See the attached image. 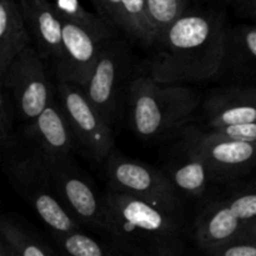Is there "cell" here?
I'll return each instance as SVG.
<instances>
[{"mask_svg":"<svg viewBox=\"0 0 256 256\" xmlns=\"http://www.w3.org/2000/svg\"><path fill=\"white\" fill-rule=\"evenodd\" d=\"M226 36L228 28L219 14L186 10L155 44L149 74L170 84L215 79L224 70Z\"/></svg>","mask_w":256,"mask_h":256,"instance_id":"1","label":"cell"},{"mask_svg":"<svg viewBox=\"0 0 256 256\" xmlns=\"http://www.w3.org/2000/svg\"><path fill=\"white\" fill-rule=\"evenodd\" d=\"M104 242L116 256H185L186 232L182 215L170 214L125 192L104 194Z\"/></svg>","mask_w":256,"mask_h":256,"instance_id":"2","label":"cell"},{"mask_svg":"<svg viewBox=\"0 0 256 256\" xmlns=\"http://www.w3.org/2000/svg\"><path fill=\"white\" fill-rule=\"evenodd\" d=\"M199 104V95L190 88L158 82L148 74L129 82L125 112L134 134L145 142H155L182 130Z\"/></svg>","mask_w":256,"mask_h":256,"instance_id":"3","label":"cell"},{"mask_svg":"<svg viewBox=\"0 0 256 256\" xmlns=\"http://www.w3.org/2000/svg\"><path fill=\"white\" fill-rule=\"evenodd\" d=\"M26 140L29 142L26 149H20L18 139L14 145L2 150L4 170L9 182L52 234L82 229L55 192L46 155L34 142Z\"/></svg>","mask_w":256,"mask_h":256,"instance_id":"4","label":"cell"},{"mask_svg":"<svg viewBox=\"0 0 256 256\" xmlns=\"http://www.w3.org/2000/svg\"><path fill=\"white\" fill-rule=\"evenodd\" d=\"M102 165L108 189L139 198L170 214L182 215V196L165 172L124 156L116 150Z\"/></svg>","mask_w":256,"mask_h":256,"instance_id":"5","label":"cell"},{"mask_svg":"<svg viewBox=\"0 0 256 256\" xmlns=\"http://www.w3.org/2000/svg\"><path fill=\"white\" fill-rule=\"evenodd\" d=\"M130 69V52L126 44L112 38L102 48L88 82L82 86L90 102L112 128L125 112V84Z\"/></svg>","mask_w":256,"mask_h":256,"instance_id":"6","label":"cell"},{"mask_svg":"<svg viewBox=\"0 0 256 256\" xmlns=\"http://www.w3.org/2000/svg\"><path fill=\"white\" fill-rule=\"evenodd\" d=\"M56 96L82 154L102 165L114 152L112 126L90 102L82 86L56 82Z\"/></svg>","mask_w":256,"mask_h":256,"instance_id":"7","label":"cell"},{"mask_svg":"<svg viewBox=\"0 0 256 256\" xmlns=\"http://www.w3.org/2000/svg\"><path fill=\"white\" fill-rule=\"evenodd\" d=\"M45 62L36 48L30 45L0 74L2 86L12 94L16 116L22 122H32L56 95Z\"/></svg>","mask_w":256,"mask_h":256,"instance_id":"8","label":"cell"},{"mask_svg":"<svg viewBox=\"0 0 256 256\" xmlns=\"http://www.w3.org/2000/svg\"><path fill=\"white\" fill-rule=\"evenodd\" d=\"M52 182L62 205L82 226L102 232L106 226L104 195L100 196L72 155H46Z\"/></svg>","mask_w":256,"mask_h":256,"instance_id":"9","label":"cell"},{"mask_svg":"<svg viewBox=\"0 0 256 256\" xmlns=\"http://www.w3.org/2000/svg\"><path fill=\"white\" fill-rule=\"evenodd\" d=\"M62 20V52L55 66L58 82L84 86L104 45L114 38V32H102Z\"/></svg>","mask_w":256,"mask_h":256,"instance_id":"10","label":"cell"},{"mask_svg":"<svg viewBox=\"0 0 256 256\" xmlns=\"http://www.w3.org/2000/svg\"><path fill=\"white\" fill-rule=\"evenodd\" d=\"M182 142L204 156L216 180L232 179L256 164V142L222 138L210 129L188 126L182 132Z\"/></svg>","mask_w":256,"mask_h":256,"instance_id":"11","label":"cell"},{"mask_svg":"<svg viewBox=\"0 0 256 256\" xmlns=\"http://www.w3.org/2000/svg\"><path fill=\"white\" fill-rule=\"evenodd\" d=\"M246 222L240 216L232 199L208 205L195 219L192 236L204 254L239 238Z\"/></svg>","mask_w":256,"mask_h":256,"instance_id":"12","label":"cell"},{"mask_svg":"<svg viewBox=\"0 0 256 256\" xmlns=\"http://www.w3.org/2000/svg\"><path fill=\"white\" fill-rule=\"evenodd\" d=\"M35 48L45 62L56 66L62 52V20L48 0H19Z\"/></svg>","mask_w":256,"mask_h":256,"instance_id":"13","label":"cell"},{"mask_svg":"<svg viewBox=\"0 0 256 256\" xmlns=\"http://www.w3.org/2000/svg\"><path fill=\"white\" fill-rule=\"evenodd\" d=\"M25 138L40 148L45 155H72L75 150H79L74 132L56 95L28 124Z\"/></svg>","mask_w":256,"mask_h":256,"instance_id":"14","label":"cell"},{"mask_svg":"<svg viewBox=\"0 0 256 256\" xmlns=\"http://www.w3.org/2000/svg\"><path fill=\"white\" fill-rule=\"evenodd\" d=\"M206 128L256 122V86H230L214 92L204 104Z\"/></svg>","mask_w":256,"mask_h":256,"instance_id":"15","label":"cell"},{"mask_svg":"<svg viewBox=\"0 0 256 256\" xmlns=\"http://www.w3.org/2000/svg\"><path fill=\"white\" fill-rule=\"evenodd\" d=\"M170 182L182 196L199 198L216 180L209 162L200 152L182 142V152L166 169Z\"/></svg>","mask_w":256,"mask_h":256,"instance_id":"16","label":"cell"},{"mask_svg":"<svg viewBox=\"0 0 256 256\" xmlns=\"http://www.w3.org/2000/svg\"><path fill=\"white\" fill-rule=\"evenodd\" d=\"M32 42L19 0H0V74Z\"/></svg>","mask_w":256,"mask_h":256,"instance_id":"17","label":"cell"},{"mask_svg":"<svg viewBox=\"0 0 256 256\" xmlns=\"http://www.w3.org/2000/svg\"><path fill=\"white\" fill-rule=\"evenodd\" d=\"M238 72H256V24L228 29L225 68Z\"/></svg>","mask_w":256,"mask_h":256,"instance_id":"18","label":"cell"},{"mask_svg":"<svg viewBox=\"0 0 256 256\" xmlns=\"http://www.w3.org/2000/svg\"><path fill=\"white\" fill-rule=\"evenodd\" d=\"M0 236L6 240L15 256H56L34 232L6 215L0 219Z\"/></svg>","mask_w":256,"mask_h":256,"instance_id":"19","label":"cell"},{"mask_svg":"<svg viewBox=\"0 0 256 256\" xmlns=\"http://www.w3.org/2000/svg\"><path fill=\"white\" fill-rule=\"evenodd\" d=\"M122 30L136 42L154 46L155 34L145 0H122Z\"/></svg>","mask_w":256,"mask_h":256,"instance_id":"20","label":"cell"},{"mask_svg":"<svg viewBox=\"0 0 256 256\" xmlns=\"http://www.w3.org/2000/svg\"><path fill=\"white\" fill-rule=\"evenodd\" d=\"M52 236L62 256H116L104 240L95 239L82 229Z\"/></svg>","mask_w":256,"mask_h":256,"instance_id":"21","label":"cell"},{"mask_svg":"<svg viewBox=\"0 0 256 256\" xmlns=\"http://www.w3.org/2000/svg\"><path fill=\"white\" fill-rule=\"evenodd\" d=\"M145 2L154 29L155 44L188 10V0H145Z\"/></svg>","mask_w":256,"mask_h":256,"instance_id":"22","label":"cell"},{"mask_svg":"<svg viewBox=\"0 0 256 256\" xmlns=\"http://www.w3.org/2000/svg\"><path fill=\"white\" fill-rule=\"evenodd\" d=\"M16 109L12 94L5 86L0 92V146L6 150L18 140L14 132V120L16 119Z\"/></svg>","mask_w":256,"mask_h":256,"instance_id":"23","label":"cell"},{"mask_svg":"<svg viewBox=\"0 0 256 256\" xmlns=\"http://www.w3.org/2000/svg\"><path fill=\"white\" fill-rule=\"evenodd\" d=\"M215 134L222 138L239 142H256V122H246V124L226 125L220 128H208Z\"/></svg>","mask_w":256,"mask_h":256,"instance_id":"24","label":"cell"},{"mask_svg":"<svg viewBox=\"0 0 256 256\" xmlns=\"http://www.w3.org/2000/svg\"><path fill=\"white\" fill-rule=\"evenodd\" d=\"M208 256H256V242L236 239L206 252Z\"/></svg>","mask_w":256,"mask_h":256,"instance_id":"25","label":"cell"},{"mask_svg":"<svg viewBox=\"0 0 256 256\" xmlns=\"http://www.w3.org/2000/svg\"><path fill=\"white\" fill-rule=\"evenodd\" d=\"M100 15L115 28H122V0H92Z\"/></svg>","mask_w":256,"mask_h":256,"instance_id":"26","label":"cell"},{"mask_svg":"<svg viewBox=\"0 0 256 256\" xmlns=\"http://www.w3.org/2000/svg\"><path fill=\"white\" fill-rule=\"evenodd\" d=\"M235 6L242 16L256 19V0H235Z\"/></svg>","mask_w":256,"mask_h":256,"instance_id":"27","label":"cell"},{"mask_svg":"<svg viewBox=\"0 0 256 256\" xmlns=\"http://www.w3.org/2000/svg\"><path fill=\"white\" fill-rule=\"evenodd\" d=\"M238 239L249 240V242H256V218L245 224Z\"/></svg>","mask_w":256,"mask_h":256,"instance_id":"28","label":"cell"},{"mask_svg":"<svg viewBox=\"0 0 256 256\" xmlns=\"http://www.w3.org/2000/svg\"><path fill=\"white\" fill-rule=\"evenodd\" d=\"M0 256H15L12 246L2 236H0Z\"/></svg>","mask_w":256,"mask_h":256,"instance_id":"29","label":"cell"},{"mask_svg":"<svg viewBox=\"0 0 256 256\" xmlns=\"http://www.w3.org/2000/svg\"><path fill=\"white\" fill-rule=\"evenodd\" d=\"M254 188H256V182H254Z\"/></svg>","mask_w":256,"mask_h":256,"instance_id":"30","label":"cell"},{"mask_svg":"<svg viewBox=\"0 0 256 256\" xmlns=\"http://www.w3.org/2000/svg\"><path fill=\"white\" fill-rule=\"evenodd\" d=\"M255 22H256V19H255Z\"/></svg>","mask_w":256,"mask_h":256,"instance_id":"31","label":"cell"}]
</instances>
